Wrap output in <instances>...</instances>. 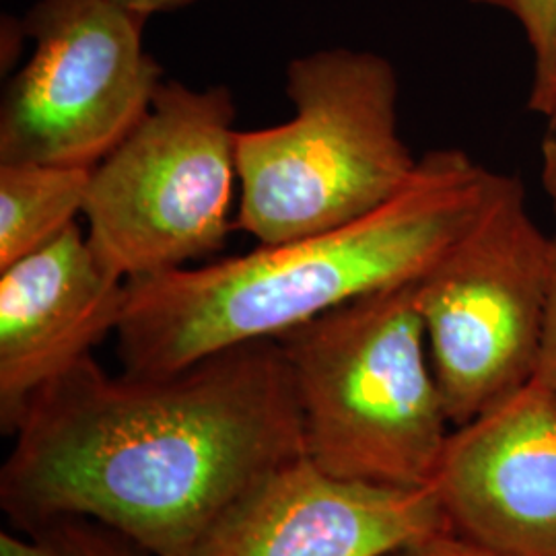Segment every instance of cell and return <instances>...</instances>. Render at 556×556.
I'll use <instances>...</instances> for the list:
<instances>
[{
  "label": "cell",
  "mask_w": 556,
  "mask_h": 556,
  "mask_svg": "<svg viewBox=\"0 0 556 556\" xmlns=\"http://www.w3.org/2000/svg\"><path fill=\"white\" fill-rule=\"evenodd\" d=\"M0 468L13 530L87 517L151 556H184L278 466L305 456L277 338L167 376H108L83 358L29 402Z\"/></svg>",
  "instance_id": "obj_1"
},
{
  "label": "cell",
  "mask_w": 556,
  "mask_h": 556,
  "mask_svg": "<svg viewBox=\"0 0 556 556\" xmlns=\"http://www.w3.org/2000/svg\"><path fill=\"white\" fill-rule=\"evenodd\" d=\"M497 179L464 151H433L394 199L361 219L199 268L126 280L116 332L122 374L167 376L415 282L477 223Z\"/></svg>",
  "instance_id": "obj_2"
},
{
  "label": "cell",
  "mask_w": 556,
  "mask_h": 556,
  "mask_svg": "<svg viewBox=\"0 0 556 556\" xmlns=\"http://www.w3.org/2000/svg\"><path fill=\"white\" fill-rule=\"evenodd\" d=\"M277 340L298 394L305 456L342 480L431 486L452 422L415 282L353 299Z\"/></svg>",
  "instance_id": "obj_3"
},
{
  "label": "cell",
  "mask_w": 556,
  "mask_h": 556,
  "mask_svg": "<svg viewBox=\"0 0 556 556\" xmlns=\"http://www.w3.org/2000/svg\"><path fill=\"white\" fill-rule=\"evenodd\" d=\"M295 116L238 130L239 208L233 229L260 245L328 231L394 199L418 161L397 130L390 60L349 48L291 60Z\"/></svg>",
  "instance_id": "obj_4"
},
{
  "label": "cell",
  "mask_w": 556,
  "mask_h": 556,
  "mask_svg": "<svg viewBox=\"0 0 556 556\" xmlns=\"http://www.w3.org/2000/svg\"><path fill=\"white\" fill-rule=\"evenodd\" d=\"M227 87L165 80L139 124L91 169L87 239L119 277L211 258L227 243L236 160Z\"/></svg>",
  "instance_id": "obj_5"
},
{
  "label": "cell",
  "mask_w": 556,
  "mask_h": 556,
  "mask_svg": "<svg viewBox=\"0 0 556 556\" xmlns=\"http://www.w3.org/2000/svg\"><path fill=\"white\" fill-rule=\"evenodd\" d=\"M553 241L532 219L523 186L498 174L477 223L415 280L452 427L514 396L536 376Z\"/></svg>",
  "instance_id": "obj_6"
},
{
  "label": "cell",
  "mask_w": 556,
  "mask_h": 556,
  "mask_svg": "<svg viewBox=\"0 0 556 556\" xmlns=\"http://www.w3.org/2000/svg\"><path fill=\"white\" fill-rule=\"evenodd\" d=\"M147 21L122 0H38L23 17L34 52L0 103V163L96 167L165 83Z\"/></svg>",
  "instance_id": "obj_7"
},
{
  "label": "cell",
  "mask_w": 556,
  "mask_h": 556,
  "mask_svg": "<svg viewBox=\"0 0 556 556\" xmlns=\"http://www.w3.org/2000/svg\"><path fill=\"white\" fill-rule=\"evenodd\" d=\"M443 530L431 486L342 480L301 456L260 478L184 556H388Z\"/></svg>",
  "instance_id": "obj_8"
},
{
  "label": "cell",
  "mask_w": 556,
  "mask_h": 556,
  "mask_svg": "<svg viewBox=\"0 0 556 556\" xmlns=\"http://www.w3.org/2000/svg\"><path fill=\"white\" fill-rule=\"evenodd\" d=\"M450 528L511 556H556V396L534 378L454 427L431 482Z\"/></svg>",
  "instance_id": "obj_9"
},
{
  "label": "cell",
  "mask_w": 556,
  "mask_h": 556,
  "mask_svg": "<svg viewBox=\"0 0 556 556\" xmlns=\"http://www.w3.org/2000/svg\"><path fill=\"white\" fill-rule=\"evenodd\" d=\"M126 278L110 268L79 223L0 268V429L13 435L52 379L118 332Z\"/></svg>",
  "instance_id": "obj_10"
},
{
  "label": "cell",
  "mask_w": 556,
  "mask_h": 556,
  "mask_svg": "<svg viewBox=\"0 0 556 556\" xmlns=\"http://www.w3.org/2000/svg\"><path fill=\"white\" fill-rule=\"evenodd\" d=\"M93 167L0 163V268L59 238L83 215Z\"/></svg>",
  "instance_id": "obj_11"
},
{
  "label": "cell",
  "mask_w": 556,
  "mask_h": 556,
  "mask_svg": "<svg viewBox=\"0 0 556 556\" xmlns=\"http://www.w3.org/2000/svg\"><path fill=\"white\" fill-rule=\"evenodd\" d=\"M0 556H151L132 540L87 517H59L29 530H4Z\"/></svg>",
  "instance_id": "obj_12"
},
{
  "label": "cell",
  "mask_w": 556,
  "mask_h": 556,
  "mask_svg": "<svg viewBox=\"0 0 556 556\" xmlns=\"http://www.w3.org/2000/svg\"><path fill=\"white\" fill-rule=\"evenodd\" d=\"M516 17L534 54L530 110L556 126V0H472Z\"/></svg>",
  "instance_id": "obj_13"
},
{
  "label": "cell",
  "mask_w": 556,
  "mask_h": 556,
  "mask_svg": "<svg viewBox=\"0 0 556 556\" xmlns=\"http://www.w3.org/2000/svg\"><path fill=\"white\" fill-rule=\"evenodd\" d=\"M388 556H511L482 546L475 540L459 536L454 530H443L438 534L417 540L408 546H402Z\"/></svg>",
  "instance_id": "obj_14"
},
{
  "label": "cell",
  "mask_w": 556,
  "mask_h": 556,
  "mask_svg": "<svg viewBox=\"0 0 556 556\" xmlns=\"http://www.w3.org/2000/svg\"><path fill=\"white\" fill-rule=\"evenodd\" d=\"M546 383L556 396V238L553 241V266H551V291H548V307L544 319V334L538 357L536 376Z\"/></svg>",
  "instance_id": "obj_15"
},
{
  "label": "cell",
  "mask_w": 556,
  "mask_h": 556,
  "mask_svg": "<svg viewBox=\"0 0 556 556\" xmlns=\"http://www.w3.org/2000/svg\"><path fill=\"white\" fill-rule=\"evenodd\" d=\"M2 71H7V64L11 66L15 60L20 59L23 41L29 40L23 20L15 17H2Z\"/></svg>",
  "instance_id": "obj_16"
},
{
  "label": "cell",
  "mask_w": 556,
  "mask_h": 556,
  "mask_svg": "<svg viewBox=\"0 0 556 556\" xmlns=\"http://www.w3.org/2000/svg\"><path fill=\"white\" fill-rule=\"evenodd\" d=\"M542 186L556 217V126L548 128L542 142Z\"/></svg>",
  "instance_id": "obj_17"
},
{
  "label": "cell",
  "mask_w": 556,
  "mask_h": 556,
  "mask_svg": "<svg viewBox=\"0 0 556 556\" xmlns=\"http://www.w3.org/2000/svg\"><path fill=\"white\" fill-rule=\"evenodd\" d=\"M124 4H128L132 11L140 13L142 17L151 20L153 15H161V13H174L184 7L194 4L197 0H122Z\"/></svg>",
  "instance_id": "obj_18"
}]
</instances>
